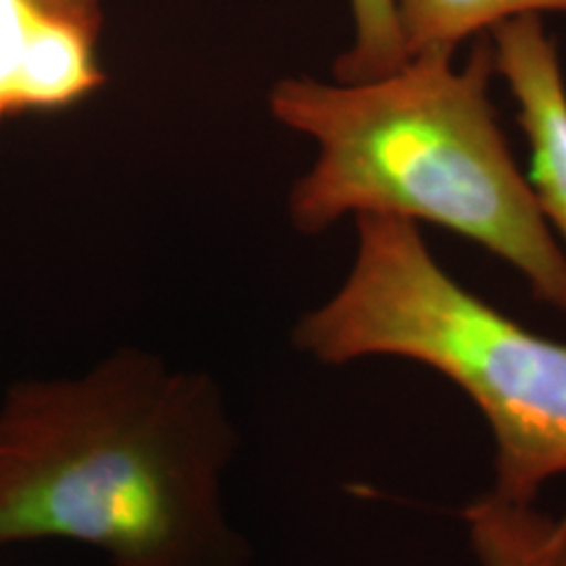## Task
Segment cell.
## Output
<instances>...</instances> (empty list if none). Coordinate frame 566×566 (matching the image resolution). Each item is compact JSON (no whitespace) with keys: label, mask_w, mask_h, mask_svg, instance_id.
Returning <instances> with one entry per match:
<instances>
[{"label":"cell","mask_w":566,"mask_h":566,"mask_svg":"<svg viewBox=\"0 0 566 566\" xmlns=\"http://www.w3.org/2000/svg\"><path fill=\"white\" fill-rule=\"evenodd\" d=\"M219 385L120 348L0 401V547L61 539L112 566H250L223 476L240 451Z\"/></svg>","instance_id":"cell-1"},{"label":"cell","mask_w":566,"mask_h":566,"mask_svg":"<svg viewBox=\"0 0 566 566\" xmlns=\"http://www.w3.org/2000/svg\"><path fill=\"white\" fill-rule=\"evenodd\" d=\"M489 36L468 60L428 51L365 82L283 78V126L317 143L290 193L292 224L322 233L346 214L437 224L510 264L537 301L566 313V252L547 227L491 99Z\"/></svg>","instance_id":"cell-2"},{"label":"cell","mask_w":566,"mask_h":566,"mask_svg":"<svg viewBox=\"0 0 566 566\" xmlns=\"http://www.w3.org/2000/svg\"><path fill=\"white\" fill-rule=\"evenodd\" d=\"M340 290L308 311L294 346L324 365L399 357L426 365L476 405L495 443L493 495L535 504L566 476V344L535 334L451 277L418 224L359 214Z\"/></svg>","instance_id":"cell-3"},{"label":"cell","mask_w":566,"mask_h":566,"mask_svg":"<svg viewBox=\"0 0 566 566\" xmlns=\"http://www.w3.org/2000/svg\"><path fill=\"white\" fill-rule=\"evenodd\" d=\"M102 28V0H0V122L95 95L107 81Z\"/></svg>","instance_id":"cell-4"},{"label":"cell","mask_w":566,"mask_h":566,"mask_svg":"<svg viewBox=\"0 0 566 566\" xmlns=\"http://www.w3.org/2000/svg\"><path fill=\"white\" fill-rule=\"evenodd\" d=\"M495 76L506 82L528 147L526 182L556 240L566 243V82L544 15H523L489 34Z\"/></svg>","instance_id":"cell-5"},{"label":"cell","mask_w":566,"mask_h":566,"mask_svg":"<svg viewBox=\"0 0 566 566\" xmlns=\"http://www.w3.org/2000/svg\"><path fill=\"white\" fill-rule=\"evenodd\" d=\"M464 518L481 566H566V514L489 493L465 507Z\"/></svg>","instance_id":"cell-6"},{"label":"cell","mask_w":566,"mask_h":566,"mask_svg":"<svg viewBox=\"0 0 566 566\" xmlns=\"http://www.w3.org/2000/svg\"><path fill=\"white\" fill-rule=\"evenodd\" d=\"M407 53H455L462 42L523 15L566 13V0H395Z\"/></svg>","instance_id":"cell-7"},{"label":"cell","mask_w":566,"mask_h":566,"mask_svg":"<svg viewBox=\"0 0 566 566\" xmlns=\"http://www.w3.org/2000/svg\"><path fill=\"white\" fill-rule=\"evenodd\" d=\"M355 39L334 65L338 82L385 78L409 61L395 0H350Z\"/></svg>","instance_id":"cell-8"}]
</instances>
